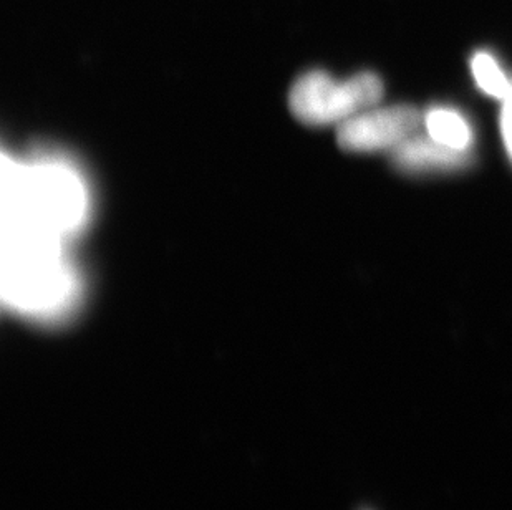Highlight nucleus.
<instances>
[{
  "mask_svg": "<svg viewBox=\"0 0 512 510\" xmlns=\"http://www.w3.org/2000/svg\"><path fill=\"white\" fill-rule=\"evenodd\" d=\"M383 98L382 78L362 72L335 80L322 70L305 73L290 90V110L302 123L342 125L358 113L373 108Z\"/></svg>",
  "mask_w": 512,
  "mask_h": 510,
  "instance_id": "1",
  "label": "nucleus"
},
{
  "mask_svg": "<svg viewBox=\"0 0 512 510\" xmlns=\"http://www.w3.org/2000/svg\"><path fill=\"white\" fill-rule=\"evenodd\" d=\"M425 115L410 105L368 108L339 126L340 148L352 153L390 151L418 135Z\"/></svg>",
  "mask_w": 512,
  "mask_h": 510,
  "instance_id": "2",
  "label": "nucleus"
},
{
  "mask_svg": "<svg viewBox=\"0 0 512 510\" xmlns=\"http://www.w3.org/2000/svg\"><path fill=\"white\" fill-rule=\"evenodd\" d=\"M395 168L406 174H438L463 171L473 164V151L441 145L430 135L411 136L392 151Z\"/></svg>",
  "mask_w": 512,
  "mask_h": 510,
  "instance_id": "3",
  "label": "nucleus"
},
{
  "mask_svg": "<svg viewBox=\"0 0 512 510\" xmlns=\"http://www.w3.org/2000/svg\"><path fill=\"white\" fill-rule=\"evenodd\" d=\"M426 133L441 145L455 150L471 151L474 145V130L466 116L455 108L435 106L426 111Z\"/></svg>",
  "mask_w": 512,
  "mask_h": 510,
  "instance_id": "4",
  "label": "nucleus"
},
{
  "mask_svg": "<svg viewBox=\"0 0 512 510\" xmlns=\"http://www.w3.org/2000/svg\"><path fill=\"white\" fill-rule=\"evenodd\" d=\"M471 72L479 90L489 97L504 100L511 90L512 82H509L508 75L503 72L493 53L486 50H478L474 53L471 58Z\"/></svg>",
  "mask_w": 512,
  "mask_h": 510,
  "instance_id": "5",
  "label": "nucleus"
},
{
  "mask_svg": "<svg viewBox=\"0 0 512 510\" xmlns=\"http://www.w3.org/2000/svg\"><path fill=\"white\" fill-rule=\"evenodd\" d=\"M501 131H503L504 145L512 161V85L508 95L503 100V113H501Z\"/></svg>",
  "mask_w": 512,
  "mask_h": 510,
  "instance_id": "6",
  "label": "nucleus"
}]
</instances>
